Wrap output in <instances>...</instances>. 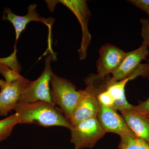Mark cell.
<instances>
[{"mask_svg": "<svg viewBox=\"0 0 149 149\" xmlns=\"http://www.w3.org/2000/svg\"><path fill=\"white\" fill-rule=\"evenodd\" d=\"M52 103L58 105L60 109L69 120L72 111L80 99V91L69 80L53 73L50 80Z\"/></svg>", "mask_w": 149, "mask_h": 149, "instance_id": "3957f363", "label": "cell"}, {"mask_svg": "<svg viewBox=\"0 0 149 149\" xmlns=\"http://www.w3.org/2000/svg\"><path fill=\"white\" fill-rule=\"evenodd\" d=\"M146 13L148 15V17L149 18V10L147 11L146 12Z\"/></svg>", "mask_w": 149, "mask_h": 149, "instance_id": "44dd1931", "label": "cell"}, {"mask_svg": "<svg viewBox=\"0 0 149 149\" xmlns=\"http://www.w3.org/2000/svg\"><path fill=\"white\" fill-rule=\"evenodd\" d=\"M19 124L36 123L45 127L61 126L70 130L71 124L60 109L51 103L38 101L17 104L15 108Z\"/></svg>", "mask_w": 149, "mask_h": 149, "instance_id": "6da1fadb", "label": "cell"}, {"mask_svg": "<svg viewBox=\"0 0 149 149\" xmlns=\"http://www.w3.org/2000/svg\"><path fill=\"white\" fill-rule=\"evenodd\" d=\"M118 149H149V144L136 136L120 137Z\"/></svg>", "mask_w": 149, "mask_h": 149, "instance_id": "5bb4252c", "label": "cell"}, {"mask_svg": "<svg viewBox=\"0 0 149 149\" xmlns=\"http://www.w3.org/2000/svg\"><path fill=\"white\" fill-rule=\"evenodd\" d=\"M102 78L98 74H92L85 78L87 87L84 90L79 91L80 99L68 120L71 124L97 117L100 107L97 95Z\"/></svg>", "mask_w": 149, "mask_h": 149, "instance_id": "7a4b0ae2", "label": "cell"}, {"mask_svg": "<svg viewBox=\"0 0 149 149\" xmlns=\"http://www.w3.org/2000/svg\"><path fill=\"white\" fill-rule=\"evenodd\" d=\"M148 118H149V116H148Z\"/></svg>", "mask_w": 149, "mask_h": 149, "instance_id": "603a6c76", "label": "cell"}, {"mask_svg": "<svg viewBox=\"0 0 149 149\" xmlns=\"http://www.w3.org/2000/svg\"><path fill=\"white\" fill-rule=\"evenodd\" d=\"M132 110L147 117L149 116V97L146 101L141 102L137 105L134 106Z\"/></svg>", "mask_w": 149, "mask_h": 149, "instance_id": "d6986e66", "label": "cell"}, {"mask_svg": "<svg viewBox=\"0 0 149 149\" xmlns=\"http://www.w3.org/2000/svg\"><path fill=\"white\" fill-rule=\"evenodd\" d=\"M70 142L74 149L92 148L106 134L97 117L71 124Z\"/></svg>", "mask_w": 149, "mask_h": 149, "instance_id": "277c9868", "label": "cell"}, {"mask_svg": "<svg viewBox=\"0 0 149 149\" xmlns=\"http://www.w3.org/2000/svg\"><path fill=\"white\" fill-rule=\"evenodd\" d=\"M18 124L19 122L17 113L0 120V142L4 141L10 136L14 126Z\"/></svg>", "mask_w": 149, "mask_h": 149, "instance_id": "9a60e30c", "label": "cell"}, {"mask_svg": "<svg viewBox=\"0 0 149 149\" xmlns=\"http://www.w3.org/2000/svg\"><path fill=\"white\" fill-rule=\"evenodd\" d=\"M128 1L145 12L149 10V0H130Z\"/></svg>", "mask_w": 149, "mask_h": 149, "instance_id": "ffe728a7", "label": "cell"}, {"mask_svg": "<svg viewBox=\"0 0 149 149\" xmlns=\"http://www.w3.org/2000/svg\"><path fill=\"white\" fill-rule=\"evenodd\" d=\"M97 118L106 133H116L120 137L128 135L136 136L121 115L113 109L100 104Z\"/></svg>", "mask_w": 149, "mask_h": 149, "instance_id": "30bf717a", "label": "cell"}, {"mask_svg": "<svg viewBox=\"0 0 149 149\" xmlns=\"http://www.w3.org/2000/svg\"><path fill=\"white\" fill-rule=\"evenodd\" d=\"M149 54L148 47L143 43L135 50L126 52L118 68L112 74L111 81H119L133 74L141 64V61L146 59Z\"/></svg>", "mask_w": 149, "mask_h": 149, "instance_id": "8fae6325", "label": "cell"}, {"mask_svg": "<svg viewBox=\"0 0 149 149\" xmlns=\"http://www.w3.org/2000/svg\"><path fill=\"white\" fill-rule=\"evenodd\" d=\"M54 59L56 60V58L51 54L46 58L45 69L43 72L37 80L29 81L17 103L28 104L38 101L52 103L49 85L51 76L53 73L51 63Z\"/></svg>", "mask_w": 149, "mask_h": 149, "instance_id": "8992f818", "label": "cell"}, {"mask_svg": "<svg viewBox=\"0 0 149 149\" xmlns=\"http://www.w3.org/2000/svg\"><path fill=\"white\" fill-rule=\"evenodd\" d=\"M141 23L142 25L141 29V36L143 38V43L149 45V18H142L141 19Z\"/></svg>", "mask_w": 149, "mask_h": 149, "instance_id": "ac0fdd59", "label": "cell"}, {"mask_svg": "<svg viewBox=\"0 0 149 149\" xmlns=\"http://www.w3.org/2000/svg\"><path fill=\"white\" fill-rule=\"evenodd\" d=\"M111 77H109L107 89L114 100L112 109L120 112L133 109L134 106L127 101L125 94V85L128 82L126 78L116 82L111 81Z\"/></svg>", "mask_w": 149, "mask_h": 149, "instance_id": "4fadbf2b", "label": "cell"}, {"mask_svg": "<svg viewBox=\"0 0 149 149\" xmlns=\"http://www.w3.org/2000/svg\"><path fill=\"white\" fill-rule=\"evenodd\" d=\"M29 82L25 78L11 83L0 79V116H6L14 110Z\"/></svg>", "mask_w": 149, "mask_h": 149, "instance_id": "ba28073f", "label": "cell"}, {"mask_svg": "<svg viewBox=\"0 0 149 149\" xmlns=\"http://www.w3.org/2000/svg\"><path fill=\"white\" fill-rule=\"evenodd\" d=\"M48 8L51 12L54 11L56 5L61 3L70 10L78 19L82 29V40L78 50L80 60L85 59L87 55L88 47L91 43V36L88 30V22L91 13L85 0H58L45 1Z\"/></svg>", "mask_w": 149, "mask_h": 149, "instance_id": "5b68a950", "label": "cell"}, {"mask_svg": "<svg viewBox=\"0 0 149 149\" xmlns=\"http://www.w3.org/2000/svg\"><path fill=\"white\" fill-rule=\"evenodd\" d=\"M37 5L36 4L30 5L28 7V12L24 16H19L15 14L12 12L11 10L8 8L4 9L2 20H8L13 25L15 29L16 35V41L14 48H16L17 42L20 36L21 32L25 29L26 25L29 22L32 21L41 22L44 23L48 27L49 30V47H51V29L55 19L53 17L44 18L40 16L37 12Z\"/></svg>", "mask_w": 149, "mask_h": 149, "instance_id": "52a82bcc", "label": "cell"}, {"mask_svg": "<svg viewBox=\"0 0 149 149\" xmlns=\"http://www.w3.org/2000/svg\"><path fill=\"white\" fill-rule=\"evenodd\" d=\"M99 53V58L96 62V66L98 74L102 77L113 74L126 54L120 48L110 44L102 46Z\"/></svg>", "mask_w": 149, "mask_h": 149, "instance_id": "9c48e42d", "label": "cell"}, {"mask_svg": "<svg viewBox=\"0 0 149 149\" xmlns=\"http://www.w3.org/2000/svg\"><path fill=\"white\" fill-rule=\"evenodd\" d=\"M0 73L3 75L7 83H11L15 81L23 80L24 77L3 65L0 64Z\"/></svg>", "mask_w": 149, "mask_h": 149, "instance_id": "e0dca14e", "label": "cell"}, {"mask_svg": "<svg viewBox=\"0 0 149 149\" xmlns=\"http://www.w3.org/2000/svg\"><path fill=\"white\" fill-rule=\"evenodd\" d=\"M148 48H149V45H148ZM148 62H149V59ZM148 80H149V77Z\"/></svg>", "mask_w": 149, "mask_h": 149, "instance_id": "7402d4cb", "label": "cell"}, {"mask_svg": "<svg viewBox=\"0 0 149 149\" xmlns=\"http://www.w3.org/2000/svg\"><path fill=\"white\" fill-rule=\"evenodd\" d=\"M17 49L14 48L13 53L6 58H0V64L3 65L15 72L19 73L21 71V65L17 58Z\"/></svg>", "mask_w": 149, "mask_h": 149, "instance_id": "2e32d148", "label": "cell"}, {"mask_svg": "<svg viewBox=\"0 0 149 149\" xmlns=\"http://www.w3.org/2000/svg\"><path fill=\"white\" fill-rule=\"evenodd\" d=\"M129 128L136 136L143 139L149 144V119L143 115L128 110L120 111Z\"/></svg>", "mask_w": 149, "mask_h": 149, "instance_id": "7c38bea8", "label": "cell"}]
</instances>
